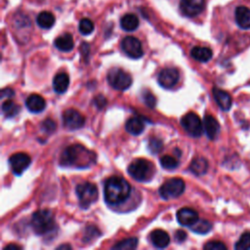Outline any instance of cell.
<instances>
[{
    "instance_id": "ac0fdd59",
    "label": "cell",
    "mask_w": 250,
    "mask_h": 250,
    "mask_svg": "<svg viewBox=\"0 0 250 250\" xmlns=\"http://www.w3.org/2000/svg\"><path fill=\"white\" fill-rule=\"evenodd\" d=\"M25 105L29 111L38 113L44 110L46 106V103H45V100L40 95L32 94L26 99Z\"/></svg>"
},
{
    "instance_id": "f1b7e54d",
    "label": "cell",
    "mask_w": 250,
    "mask_h": 250,
    "mask_svg": "<svg viewBox=\"0 0 250 250\" xmlns=\"http://www.w3.org/2000/svg\"><path fill=\"white\" fill-rule=\"evenodd\" d=\"M138 245V238L137 237H129L126 239H123L119 242H117L115 245L112 246L113 249H121V250H127V249H135Z\"/></svg>"
},
{
    "instance_id": "e575fe53",
    "label": "cell",
    "mask_w": 250,
    "mask_h": 250,
    "mask_svg": "<svg viewBox=\"0 0 250 250\" xmlns=\"http://www.w3.org/2000/svg\"><path fill=\"white\" fill-rule=\"evenodd\" d=\"M203 248L206 250H226L227 246L221 241H209Z\"/></svg>"
},
{
    "instance_id": "2e32d148",
    "label": "cell",
    "mask_w": 250,
    "mask_h": 250,
    "mask_svg": "<svg viewBox=\"0 0 250 250\" xmlns=\"http://www.w3.org/2000/svg\"><path fill=\"white\" fill-rule=\"evenodd\" d=\"M213 97L217 103V104L220 106L222 110H229L231 106V97L229 94H228L226 91L216 88H213Z\"/></svg>"
},
{
    "instance_id": "8d00e7d4",
    "label": "cell",
    "mask_w": 250,
    "mask_h": 250,
    "mask_svg": "<svg viewBox=\"0 0 250 250\" xmlns=\"http://www.w3.org/2000/svg\"><path fill=\"white\" fill-rule=\"evenodd\" d=\"M93 234H98V235H100V231H99L95 227H89V228H87L83 240L85 241V240H91V239L95 238V237H94L95 235H93Z\"/></svg>"
},
{
    "instance_id": "4dcf8cb0",
    "label": "cell",
    "mask_w": 250,
    "mask_h": 250,
    "mask_svg": "<svg viewBox=\"0 0 250 250\" xmlns=\"http://www.w3.org/2000/svg\"><path fill=\"white\" fill-rule=\"evenodd\" d=\"M234 248L236 250H248L250 249V231L243 232L238 239V241L235 243Z\"/></svg>"
},
{
    "instance_id": "8fae6325",
    "label": "cell",
    "mask_w": 250,
    "mask_h": 250,
    "mask_svg": "<svg viewBox=\"0 0 250 250\" xmlns=\"http://www.w3.org/2000/svg\"><path fill=\"white\" fill-rule=\"evenodd\" d=\"M31 159L28 154L23 152H17L10 156L9 164L14 174L21 175L25 171L30 165Z\"/></svg>"
},
{
    "instance_id": "f35d334b",
    "label": "cell",
    "mask_w": 250,
    "mask_h": 250,
    "mask_svg": "<svg viewBox=\"0 0 250 250\" xmlns=\"http://www.w3.org/2000/svg\"><path fill=\"white\" fill-rule=\"evenodd\" d=\"M186 238H187V233L184 230L179 229V230L176 231L175 239H176L177 242H183V241L186 240Z\"/></svg>"
},
{
    "instance_id": "d590c367",
    "label": "cell",
    "mask_w": 250,
    "mask_h": 250,
    "mask_svg": "<svg viewBox=\"0 0 250 250\" xmlns=\"http://www.w3.org/2000/svg\"><path fill=\"white\" fill-rule=\"evenodd\" d=\"M143 99H144V102L145 104L148 106V107H154L155 105V98L154 96L148 92V91H146L144 92V95H143Z\"/></svg>"
},
{
    "instance_id": "30bf717a",
    "label": "cell",
    "mask_w": 250,
    "mask_h": 250,
    "mask_svg": "<svg viewBox=\"0 0 250 250\" xmlns=\"http://www.w3.org/2000/svg\"><path fill=\"white\" fill-rule=\"evenodd\" d=\"M62 122L65 128L69 130H77L83 127L85 118L79 111L73 108H68L62 113Z\"/></svg>"
},
{
    "instance_id": "5bb4252c",
    "label": "cell",
    "mask_w": 250,
    "mask_h": 250,
    "mask_svg": "<svg viewBox=\"0 0 250 250\" xmlns=\"http://www.w3.org/2000/svg\"><path fill=\"white\" fill-rule=\"evenodd\" d=\"M176 216L180 225L185 227H191L199 219L197 212L188 207L181 208Z\"/></svg>"
},
{
    "instance_id": "7402d4cb",
    "label": "cell",
    "mask_w": 250,
    "mask_h": 250,
    "mask_svg": "<svg viewBox=\"0 0 250 250\" xmlns=\"http://www.w3.org/2000/svg\"><path fill=\"white\" fill-rule=\"evenodd\" d=\"M125 129L131 135H140L145 129L144 121L139 117H131L125 123Z\"/></svg>"
},
{
    "instance_id": "d6a6232c",
    "label": "cell",
    "mask_w": 250,
    "mask_h": 250,
    "mask_svg": "<svg viewBox=\"0 0 250 250\" xmlns=\"http://www.w3.org/2000/svg\"><path fill=\"white\" fill-rule=\"evenodd\" d=\"M162 146H163V144H162L161 140L157 139L156 137H152V138H150L149 141H148V149H149L150 152L153 153V154L158 153V152L161 150Z\"/></svg>"
},
{
    "instance_id": "cb8c5ba5",
    "label": "cell",
    "mask_w": 250,
    "mask_h": 250,
    "mask_svg": "<svg viewBox=\"0 0 250 250\" xmlns=\"http://www.w3.org/2000/svg\"><path fill=\"white\" fill-rule=\"evenodd\" d=\"M120 25L125 31H133L139 26V19L134 14H126L121 18Z\"/></svg>"
},
{
    "instance_id": "603a6c76",
    "label": "cell",
    "mask_w": 250,
    "mask_h": 250,
    "mask_svg": "<svg viewBox=\"0 0 250 250\" xmlns=\"http://www.w3.org/2000/svg\"><path fill=\"white\" fill-rule=\"evenodd\" d=\"M190 55L191 57L201 62H206L208 61L211 60L212 58V50L207 48V47H193L190 51Z\"/></svg>"
},
{
    "instance_id": "ab89813d",
    "label": "cell",
    "mask_w": 250,
    "mask_h": 250,
    "mask_svg": "<svg viewBox=\"0 0 250 250\" xmlns=\"http://www.w3.org/2000/svg\"><path fill=\"white\" fill-rule=\"evenodd\" d=\"M14 91L12 90V89H10V88H5V89H3L2 91H1V97L2 98H4V97H7V98H11V97H13L14 96Z\"/></svg>"
},
{
    "instance_id": "484cf974",
    "label": "cell",
    "mask_w": 250,
    "mask_h": 250,
    "mask_svg": "<svg viewBox=\"0 0 250 250\" xmlns=\"http://www.w3.org/2000/svg\"><path fill=\"white\" fill-rule=\"evenodd\" d=\"M36 22L41 28L49 29L55 23V17L52 13L47 12V11H43V12L39 13V15L37 16Z\"/></svg>"
},
{
    "instance_id": "4fadbf2b",
    "label": "cell",
    "mask_w": 250,
    "mask_h": 250,
    "mask_svg": "<svg viewBox=\"0 0 250 250\" xmlns=\"http://www.w3.org/2000/svg\"><path fill=\"white\" fill-rule=\"evenodd\" d=\"M205 7V0H181V12L187 17H195L199 15Z\"/></svg>"
},
{
    "instance_id": "60d3db41",
    "label": "cell",
    "mask_w": 250,
    "mask_h": 250,
    "mask_svg": "<svg viewBox=\"0 0 250 250\" xmlns=\"http://www.w3.org/2000/svg\"><path fill=\"white\" fill-rule=\"evenodd\" d=\"M4 250H21V247L16 244H9L4 248Z\"/></svg>"
},
{
    "instance_id": "e0dca14e",
    "label": "cell",
    "mask_w": 250,
    "mask_h": 250,
    "mask_svg": "<svg viewBox=\"0 0 250 250\" xmlns=\"http://www.w3.org/2000/svg\"><path fill=\"white\" fill-rule=\"evenodd\" d=\"M235 21L242 29L250 28V9L244 6L235 9Z\"/></svg>"
},
{
    "instance_id": "44dd1931",
    "label": "cell",
    "mask_w": 250,
    "mask_h": 250,
    "mask_svg": "<svg viewBox=\"0 0 250 250\" xmlns=\"http://www.w3.org/2000/svg\"><path fill=\"white\" fill-rule=\"evenodd\" d=\"M55 46L57 49L62 52H69L73 49L74 42H73V37L69 33H64L59 37L56 38L54 42Z\"/></svg>"
},
{
    "instance_id": "836d02e7",
    "label": "cell",
    "mask_w": 250,
    "mask_h": 250,
    "mask_svg": "<svg viewBox=\"0 0 250 250\" xmlns=\"http://www.w3.org/2000/svg\"><path fill=\"white\" fill-rule=\"evenodd\" d=\"M41 129L45 132V133H48V134H51L53 133L55 130H56V123L54 120L48 118V119H45L42 123H41Z\"/></svg>"
},
{
    "instance_id": "74e56055",
    "label": "cell",
    "mask_w": 250,
    "mask_h": 250,
    "mask_svg": "<svg viewBox=\"0 0 250 250\" xmlns=\"http://www.w3.org/2000/svg\"><path fill=\"white\" fill-rule=\"evenodd\" d=\"M94 102H95V104L97 105V107H99V108H103L106 104V100L103 96H98L97 98H95Z\"/></svg>"
},
{
    "instance_id": "ffe728a7",
    "label": "cell",
    "mask_w": 250,
    "mask_h": 250,
    "mask_svg": "<svg viewBox=\"0 0 250 250\" xmlns=\"http://www.w3.org/2000/svg\"><path fill=\"white\" fill-rule=\"evenodd\" d=\"M69 85V76L65 72H60L55 75L53 79V88L56 93H64Z\"/></svg>"
},
{
    "instance_id": "52a82bcc",
    "label": "cell",
    "mask_w": 250,
    "mask_h": 250,
    "mask_svg": "<svg viewBox=\"0 0 250 250\" xmlns=\"http://www.w3.org/2000/svg\"><path fill=\"white\" fill-rule=\"evenodd\" d=\"M185 182L180 178H172L159 188V194L163 199L176 198L185 190Z\"/></svg>"
},
{
    "instance_id": "5b68a950",
    "label": "cell",
    "mask_w": 250,
    "mask_h": 250,
    "mask_svg": "<svg viewBox=\"0 0 250 250\" xmlns=\"http://www.w3.org/2000/svg\"><path fill=\"white\" fill-rule=\"evenodd\" d=\"M76 195L80 207L87 209L91 204L97 201L99 192L96 185L90 182H84L76 187Z\"/></svg>"
},
{
    "instance_id": "d4e9b609",
    "label": "cell",
    "mask_w": 250,
    "mask_h": 250,
    "mask_svg": "<svg viewBox=\"0 0 250 250\" xmlns=\"http://www.w3.org/2000/svg\"><path fill=\"white\" fill-rule=\"evenodd\" d=\"M208 169V162L205 158L203 157H196L194 158L189 165V170L194 174V175H203L206 173Z\"/></svg>"
},
{
    "instance_id": "9a60e30c",
    "label": "cell",
    "mask_w": 250,
    "mask_h": 250,
    "mask_svg": "<svg viewBox=\"0 0 250 250\" xmlns=\"http://www.w3.org/2000/svg\"><path fill=\"white\" fill-rule=\"evenodd\" d=\"M203 128L210 140H215L220 133V124L218 120L210 114L205 115L203 119Z\"/></svg>"
},
{
    "instance_id": "7c38bea8",
    "label": "cell",
    "mask_w": 250,
    "mask_h": 250,
    "mask_svg": "<svg viewBox=\"0 0 250 250\" xmlns=\"http://www.w3.org/2000/svg\"><path fill=\"white\" fill-rule=\"evenodd\" d=\"M179 80V72L174 67H165L163 68L157 76V81L159 85L165 89H170Z\"/></svg>"
},
{
    "instance_id": "277c9868",
    "label": "cell",
    "mask_w": 250,
    "mask_h": 250,
    "mask_svg": "<svg viewBox=\"0 0 250 250\" xmlns=\"http://www.w3.org/2000/svg\"><path fill=\"white\" fill-rule=\"evenodd\" d=\"M127 170L129 175L138 182L150 181L156 172L152 162L144 158L133 160L129 164Z\"/></svg>"
},
{
    "instance_id": "9c48e42d",
    "label": "cell",
    "mask_w": 250,
    "mask_h": 250,
    "mask_svg": "<svg viewBox=\"0 0 250 250\" xmlns=\"http://www.w3.org/2000/svg\"><path fill=\"white\" fill-rule=\"evenodd\" d=\"M122 51L132 59H139L144 55L141 41L133 36H126L121 41Z\"/></svg>"
},
{
    "instance_id": "f546056e",
    "label": "cell",
    "mask_w": 250,
    "mask_h": 250,
    "mask_svg": "<svg viewBox=\"0 0 250 250\" xmlns=\"http://www.w3.org/2000/svg\"><path fill=\"white\" fill-rule=\"evenodd\" d=\"M160 164L161 166L164 168V169H167V170H172V169H175L176 167H178L179 165V161L176 157L172 156V155H164L160 158Z\"/></svg>"
},
{
    "instance_id": "6da1fadb",
    "label": "cell",
    "mask_w": 250,
    "mask_h": 250,
    "mask_svg": "<svg viewBox=\"0 0 250 250\" xmlns=\"http://www.w3.org/2000/svg\"><path fill=\"white\" fill-rule=\"evenodd\" d=\"M60 161L62 166L86 168L95 161V154L83 146L75 144L62 151Z\"/></svg>"
},
{
    "instance_id": "b9f144b4",
    "label": "cell",
    "mask_w": 250,
    "mask_h": 250,
    "mask_svg": "<svg viewBox=\"0 0 250 250\" xmlns=\"http://www.w3.org/2000/svg\"><path fill=\"white\" fill-rule=\"evenodd\" d=\"M58 248H71V246L70 245H61Z\"/></svg>"
},
{
    "instance_id": "d6986e66",
    "label": "cell",
    "mask_w": 250,
    "mask_h": 250,
    "mask_svg": "<svg viewBox=\"0 0 250 250\" xmlns=\"http://www.w3.org/2000/svg\"><path fill=\"white\" fill-rule=\"evenodd\" d=\"M151 243L157 248H165L170 243L169 234L162 229H154L149 235Z\"/></svg>"
},
{
    "instance_id": "4316f807",
    "label": "cell",
    "mask_w": 250,
    "mask_h": 250,
    "mask_svg": "<svg viewBox=\"0 0 250 250\" xmlns=\"http://www.w3.org/2000/svg\"><path fill=\"white\" fill-rule=\"evenodd\" d=\"M190 229L193 232L199 233V234H205L209 232L212 229V224L204 219H198L191 227H189Z\"/></svg>"
},
{
    "instance_id": "ba28073f",
    "label": "cell",
    "mask_w": 250,
    "mask_h": 250,
    "mask_svg": "<svg viewBox=\"0 0 250 250\" xmlns=\"http://www.w3.org/2000/svg\"><path fill=\"white\" fill-rule=\"evenodd\" d=\"M181 125L186 130V132L191 137H200L203 133V124L194 112H188L185 114L181 119Z\"/></svg>"
},
{
    "instance_id": "3957f363",
    "label": "cell",
    "mask_w": 250,
    "mask_h": 250,
    "mask_svg": "<svg viewBox=\"0 0 250 250\" xmlns=\"http://www.w3.org/2000/svg\"><path fill=\"white\" fill-rule=\"evenodd\" d=\"M31 227L38 235H45L56 228L54 214L49 210H38L31 216Z\"/></svg>"
},
{
    "instance_id": "83f0119b",
    "label": "cell",
    "mask_w": 250,
    "mask_h": 250,
    "mask_svg": "<svg viewBox=\"0 0 250 250\" xmlns=\"http://www.w3.org/2000/svg\"><path fill=\"white\" fill-rule=\"evenodd\" d=\"M20 105L11 100H6L2 104V111L6 117H13L20 112Z\"/></svg>"
},
{
    "instance_id": "7a4b0ae2",
    "label": "cell",
    "mask_w": 250,
    "mask_h": 250,
    "mask_svg": "<svg viewBox=\"0 0 250 250\" xmlns=\"http://www.w3.org/2000/svg\"><path fill=\"white\" fill-rule=\"evenodd\" d=\"M131 187L122 177H109L104 187V196L106 203L116 205L124 202L130 195Z\"/></svg>"
},
{
    "instance_id": "8992f818",
    "label": "cell",
    "mask_w": 250,
    "mask_h": 250,
    "mask_svg": "<svg viewBox=\"0 0 250 250\" xmlns=\"http://www.w3.org/2000/svg\"><path fill=\"white\" fill-rule=\"evenodd\" d=\"M107 81L112 88L119 91H124L131 86L132 77L125 70L114 67L108 71Z\"/></svg>"
},
{
    "instance_id": "1f68e13d",
    "label": "cell",
    "mask_w": 250,
    "mask_h": 250,
    "mask_svg": "<svg viewBox=\"0 0 250 250\" xmlns=\"http://www.w3.org/2000/svg\"><path fill=\"white\" fill-rule=\"evenodd\" d=\"M78 29L80 31L81 34L83 35H88L90 33L93 32L94 30V23L91 20L89 19H82L79 21V25H78Z\"/></svg>"
}]
</instances>
